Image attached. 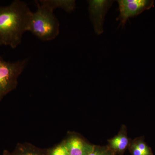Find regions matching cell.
Instances as JSON below:
<instances>
[{"instance_id":"cell-1","label":"cell","mask_w":155,"mask_h":155,"mask_svg":"<svg viewBox=\"0 0 155 155\" xmlns=\"http://www.w3.org/2000/svg\"><path fill=\"white\" fill-rule=\"evenodd\" d=\"M32 13L28 5L20 0L0 6V46L15 49L21 44L23 34L28 31Z\"/></svg>"},{"instance_id":"cell-2","label":"cell","mask_w":155,"mask_h":155,"mask_svg":"<svg viewBox=\"0 0 155 155\" xmlns=\"http://www.w3.org/2000/svg\"><path fill=\"white\" fill-rule=\"evenodd\" d=\"M35 3L37 9L32 12L28 31L43 41L53 40L60 32L59 20L52 9L40 1H35Z\"/></svg>"},{"instance_id":"cell-3","label":"cell","mask_w":155,"mask_h":155,"mask_svg":"<svg viewBox=\"0 0 155 155\" xmlns=\"http://www.w3.org/2000/svg\"><path fill=\"white\" fill-rule=\"evenodd\" d=\"M28 61V59H25L11 62L0 56V101L17 88L18 78L25 69Z\"/></svg>"},{"instance_id":"cell-4","label":"cell","mask_w":155,"mask_h":155,"mask_svg":"<svg viewBox=\"0 0 155 155\" xmlns=\"http://www.w3.org/2000/svg\"><path fill=\"white\" fill-rule=\"evenodd\" d=\"M119 15L116 20L120 21V26H125L127 20L135 17L154 6L153 0H119Z\"/></svg>"},{"instance_id":"cell-5","label":"cell","mask_w":155,"mask_h":155,"mask_svg":"<svg viewBox=\"0 0 155 155\" xmlns=\"http://www.w3.org/2000/svg\"><path fill=\"white\" fill-rule=\"evenodd\" d=\"M87 2L90 19L93 25L96 34L100 35L104 32L105 17L114 1L90 0Z\"/></svg>"},{"instance_id":"cell-6","label":"cell","mask_w":155,"mask_h":155,"mask_svg":"<svg viewBox=\"0 0 155 155\" xmlns=\"http://www.w3.org/2000/svg\"><path fill=\"white\" fill-rule=\"evenodd\" d=\"M64 143L69 155H88L95 147L75 137L69 138Z\"/></svg>"},{"instance_id":"cell-7","label":"cell","mask_w":155,"mask_h":155,"mask_svg":"<svg viewBox=\"0 0 155 155\" xmlns=\"http://www.w3.org/2000/svg\"><path fill=\"white\" fill-rule=\"evenodd\" d=\"M40 2L54 11L61 8L67 13H71L76 7V2L74 0H41Z\"/></svg>"},{"instance_id":"cell-8","label":"cell","mask_w":155,"mask_h":155,"mask_svg":"<svg viewBox=\"0 0 155 155\" xmlns=\"http://www.w3.org/2000/svg\"><path fill=\"white\" fill-rule=\"evenodd\" d=\"M13 155H48V150L41 149L30 143H19Z\"/></svg>"},{"instance_id":"cell-9","label":"cell","mask_w":155,"mask_h":155,"mask_svg":"<svg viewBox=\"0 0 155 155\" xmlns=\"http://www.w3.org/2000/svg\"><path fill=\"white\" fill-rule=\"evenodd\" d=\"M128 144V139L124 135L118 136L112 139L110 141V144L112 148L119 152L124 151L127 147Z\"/></svg>"},{"instance_id":"cell-10","label":"cell","mask_w":155,"mask_h":155,"mask_svg":"<svg viewBox=\"0 0 155 155\" xmlns=\"http://www.w3.org/2000/svg\"><path fill=\"white\" fill-rule=\"evenodd\" d=\"M48 155H69L64 142L48 150Z\"/></svg>"},{"instance_id":"cell-11","label":"cell","mask_w":155,"mask_h":155,"mask_svg":"<svg viewBox=\"0 0 155 155\" xmlns=\"http://www.w3.org/2000/svg\"><path fill=\"white\" fill-rule=\"evenodd\" d=\"M88 155H111V154L108 153L107 151L98 149L94 147L93 151Z\"/></svg>"},{"instance_id":"cell-12","label":"cell","mask_w":155,"mask_h":155,"mask_svg":"<svg viewBox=\"0 0 155 155\" xmlns=\"http://www.w3.org/2000/svg\"><path fill=\"white\" fill-rule=\"evenodd\" d=\"M132 153L133 155H147L142 152L135 144H134L132 146Z\"/></svg>"},{"instance_id":"cell-13","label":"cell","mask_w":155,"mask_h":155,"mask_svg":"<svg viewBox=\"0 0 155 155\" xmlns=\"http://www.w3.org/2000/svg\"><path fill=\"white\" fill-rule=\"evenodd\" d=\"M3 155H13V153H11L9 152L7 150H5L4 151Z\"/></svg>"}]
</instances>
